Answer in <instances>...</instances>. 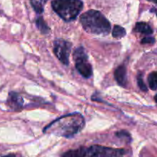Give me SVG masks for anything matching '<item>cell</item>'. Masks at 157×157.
<instances>
[{
  "label": "cell",
  "mask_w": 157,
  "mask_h": 157,
  "mask_svg": "<svg viewBox=\"0 0 157 157\" xmlns=\"http://www.w3.org/2000/svg\"><path fill=\"white\" fill-rule=\"evenodd\" d=\"M84 119L80 113H71L58 118L44 129V133L50 131L58 136L72 137L84 127Z\"/></svg>",
  "instance_id": "6da1fadb"
},
{
  "label": "cell",
  "mask_w": 157,
  "mask_h": 157,
  "mask_svg": "<svg viewBox=\"0 0 157 157\" xmlns=\"http://www.w3.org/2000/svg\"><path fill=\"white\" fill-rule=\"evenodd\" d=\"M80 21L84 30L90 34L106 35L110 31V23L99 11H87L81 15Z\"/></svg>",
  "instance_id": "7a4b0ae2"
},
{
  "label": "cell",
  "mask_w": 157,
  "mask_h": 157,
  "mask_svg": "<svg viewBox=\"0 0 157 157\" xmlns=\"http://www.w3.org/2000/svg\"><path fill=\"white\" fill-rule=\"evenodd\" d=\"M53 10L66 21L75 20L83 9L81 0H53Z\"/></svg>",
  "instance_id": "3957f363"
},
{
  "label": "cell",
  "mask_w": 157,
  "mask_h": 157,
  "mask_svg": "<svg viewBox=\"0 0 157 157\" xmlns=\"http://www.w3.org/2000/svg\"><path fill=\"white\" fill-rule=\"evenodd\" d=\"M74 60L75 61V67L78 71L86 78H89L92 75L91 64L88 62L87 54L82 47L78 48L74 52Z\"/></svg>",
  "instance_id": "277c9868"
},
{
  "label": "cell",
  "mask_w": 157,
  "mask_h": 157,
  "mask_svg": "<svg viewBox=\"0 0 157 157\" xmlns=\"http://www.w3.org/2000/svg\"><path fill=\"white\" fill-rule=\"evenodd\" d=\"M127 150L124 149H113L102 146H92L87 149L86 157H124Z\"/></svg>",
  "instance_id": "5b68a950"
},
{
  "label": "cell",
  "mask_w": 157,
  "mask_h": 157,
  "mask_svg": "<svg viewBox=\"0 0 157 157\" xmlns=\"http://www.w3.org/2000/svg\"><path fill=\"white\" fill-rule=\"evenodd\" d=\"M71 45V43L63 39H57L54 41V53L64 65H68L69 64Z\"/></svg>",
  "instance_id": "8992f818"
},
{
  "label": "cell",
  "mask_w": 157,
  "mask_h": 157,
  "mask_svg": "<svg viewBox=\"0 0 157 157\" xmlns=\"http://www.w3.org/2000/svg\"><path fill=\"white\" fill-rule=\"evenodd\" d=\"M7 105L13 110H19L23 107V99L18 94L10 92L7 100Z\"/></svg>",
  "instance_id": "52a82bcc"
},
{
  "label": "cell",
  "mask_w": 157,
  "mask_h": 157,
  "mask_svg": "<svg viewBox=\"0 0 157 157\" xmlns=\"http://www.w3.org/2000/svg\"><path fill=\"white\" fill-rule=\"evenodd\" d=\"M114 77L118 84L124 87L127 84V69L125 66H119L115 71Z\"/></svg>",
  "instance_id": "ba28073f"
},
{
  "label": "cell",
  "mask_w": 157,
  "mask_h": 157,
  "mask_svg": "<svg viewBox=\"0 0 157 157\" xmlns=\"http://www.w3.org/2000/svg\"><path fill=\"white\" fill-rule=\"evenodd\" d=\"M87 154V149L82 147L76 150H71L65 152L61 157H86Z\"/></svg>",
  "instance_id": "9c48e42d"
},
{
  "label": "cell",
  "mask_w": 157,
  "mask_h": 157,
  "mask_svg": "<svg viewBox=\"0 0 157 157\" xmlns=\"http://www.w3.org/2000/svg\"><path fill=\"white\" fill-rule=\"evenodd\" d=\"M133 30L136 32L144 34V35H151L153 33V29L147 23L145 22H137L135 25Z\"/></svg>",
  "instance_id": "30bf717a"
},
{
  "label": "cell",
  "mask_w": 157,
  "mask_h": 157,
  "mask_svg": "<svg viewBox=\"0 0 157 157\" xmlns=\"http://www.w3.org/2000/svg\"><path fill=\"white\" fill-rule=\"evenodd\" d=\"M35 23H36L37 28L39 29L41 33L44 34V35L48 33L49 31H50V29H49L48 26L46 25L45 21H44L42 17H39V18H37L36 21H35Z\"/></svg>",
  "instance_id": "8fae6325"
},
{
  "label": "cell",
  "mask_w": 157,
  "mask_h": 157,
  "mask_svg": "<svg viewBox=\"0 0 157 157\" xmlns=\"http://www.w3.org/2000/svg\"><path fill=\"white\" fill-rule=\"evenodd\" d=\"M45 0H31V4L35 12L38 14L42 13L44 11V5Z\"/></svg>",
  "instance_id": "7c38bea8"
},
{
  "label": "cell",
  "mask_w": 157,
  "mask_h": 157,
  "mask_svg": "<svg viewBox=\"0 0 157 157\" xmlns=\"http://www.w3.org/2000/svg\"><path fill=\"white\" fill-rule=\"evenodd\" d=\"M126 31L123 27L120 25H115L112 31V35L113 38H122L123 37L125 36Z\"/></svg>",
  "instance_id": "4fadbf2b"
},
{
  "label": "cell",
  "mask_w": 157,
  "mask_h": 157,
  "mask_svg": "<svg viewBox=\"0 0 157 157\" xmlns=\"http://www.w3.org/2000/svg\"><path fill=\"white\" fill-rule=\"evenodd\" d=\"M148 83L150 89L157 90V71L152 72L148 76Z\"/></svg>",
  "instance_id": "5bb4252c"
},
{
  "label": "cell",
  "mask_w": 157,
  "mask_h": 157,
  "mask_svg": "<svg viewBox=\"0 0 157 157\" xmlns=\"http://www.w3.org/2000/svg\"><path fill=\"white\" fill-rule=\"evenodd\" d=\"M116 136L117 137L121 138V139H124L127 141H130L131 140V137H130V135L128 132L125 131V130H121V131L117 132Z\"/></svg>",
  "instance_id": "9a60e30c"
},
{
  "label": "cell",
  "mask_w": 157,
  "mask_h": 157,
  "mask_svg": "<svg viewBox=\"0 0 157 157\" xmlns=\"http://www.w3.org/2000/svg\"><path fill=\"white\" fill-rule=\"evenodd\" d=\"M137 83H138V85H139V87L140 88V90H142L143 91H147L148 88H147V85H146L145 83H144V81H143V78L140 75L137 78Z\"/></svg>",
  "instance_id": "2e32d148"
},
{
  "label": "cell",
  "mask_w": 157,
  "mask_h": 157,
  "mask_svg": "<svg viewBox=\"0 0 157 157\" xmlns=\"http://www.w3.org/2000/svg\"><path fill=\"white\" fill-rule=\"evenodd\" d=\"M155 42V39L152 37H147V38H143L141 43L142 44H153Z\"/></svg>",
  "instance_id": "e0dca14e"
},
{
  "label": "cell",
  "mask_w": 157,
  "mask_h": 157,
  "mask_svg": "<svg viewBox=\"0 0 157 157\" xmlns=\"http://www.w3.org/2000/svg\"><path fill=\"white\" fill-rule=\"evenodd\" d=\"M0 157H15V156L14 154H9V155H6V156H0Z\"/></svg>",
  "instance_id": "ac0fdd59"
},
{
  "label": "cell",
  "mask_w": 157,
  "mask_h": 157,
  "mask_svg": "<svg viewBox=\"0 0 157 157\" xmlns=\"http://www.w3.org/2000/svg\"><path fill=\"white\" fill-rule=\"evenodd\" d=\"M148 1H150V2H154L155 4L157 5V0H148Z\"/></svg>",
  "instance_id": "d6986e66"
},
{
  "label": "cell",
  "mask_w": 157,
  "mask_h": 157,
  "mask_svg": "<svg viewBox=\"0 0 157 157\" xmlns=\"http://www.w3.org/2000/svg\"><path fill=\"white\" fill-rule=\"evenodd\" d=\"M154 99H155V101H156V102L157 103V94L156 95V96H155V98H154Z\"/></svg>",
  "instance_id": "ffe728a7"
},
{
  "label": "cell",
  "mask_w": 157,
  "mask_h": 157,
  "mask_svg": "<svg viewBox=\"0 0 157 157\" xmlns=\"http://www.w3.org/2000/svg\"><path fill=\"white\" fill-rule=\"evenodd\" d=\"M156 15H157V14H156Z\"/></svg>",
  "instance_id": "44dd1931"
}]
</instances>
